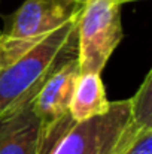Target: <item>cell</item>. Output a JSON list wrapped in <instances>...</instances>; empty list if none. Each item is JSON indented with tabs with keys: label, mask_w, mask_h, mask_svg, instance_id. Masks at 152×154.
<instances>
[{
	"label": "cell",
	"mask_w": 152,
	"mask_h": 154,
	"mask_svg": "<svg viewBox=\"0 0 152 154\" xmlns=\"http://www.w3.org/2000/svg\"><path fill=\"white\" fill-rule=\"evenodd\" d=\"M115 2H116V3H118V5L121 6L122 3H128V2H136V0H115Z\"/></svg>",
	"instance_id": "30bf717a"
},
{
	"label": "cell",
	"mask_w": 152,
	"mask_h": 154,
	"mask_svg": "<svg viewBox=\"0 0 152 154\" xmlns=\"http://www.w3.org/2000/svg\"><path fill=\"white\" fill-rule=\"evenodd\" d=\"M121 39V6L115 0H85L76 30L79 75L100 73Z\"/></svg>",
	"instance_id": "277c9868"
},
{
	"label": "cell",
	"mask_w": 152,
	"mask_h": 154,
	"mask_svg": "<svg viewBox=\"0 0 152 154\" xmlns=\"http://www.w3.org/2000/svg\"><path fill=\"white\" fill-rule=\"evenodd\" d=\"M76 2H78V3H81V5H84V3H85V0H76Z\"/></svg>",
	"instance_id": "8fae6325"
},
{
	"label": "cell",
	"mask_w": 152,
	"mask_h": 154,
	"mask_svg": "<svg viewBox=\"0 0 152 154\" xmlns=\"http://www.w3.org/2000/svg\"><path fill=\"white\" fill-rule=\"evenodd\" d=\"M78 18L51 32L10 66L0 69V115L30 103L51 75L76 57Z\"/></svg>",
	"instance_id": "7a4b0ae2"
},
{
	"label": "cell",
	"mask_w": 152,
	"mask_h": 154,
	"mask_svg": "<svg viewBox=\"0 0 152 154\" xmlns=\"http://www.w3.org/2000/svg\"><path fill=\"white\" fill-rule=\"evenodd\" d=\"M43 135L45 124L31 102L0 115V154H39Z\"/></svg>",
	"instance_id": "5b68a950"
},
{
	"label": "cell",
	"mask_w": 152,
	"mask_h": 154,
	"mask_svg": "<svg viewBox=\"0 0 152 154\" xmlns=\"http://www.w3.org/2000/svg\"><path fill=\"white\" fill-rule=\"evenodd\" d=\"M78 78L79 64L76 57H72L63 63L42 85L39 93L31 100V106L43 124L54 123L69 114Z\"/></svg>",
	"instance_id": "8992f818"
},
{
	"label": "cell",
	"mask_w": 152,
	"mask_h": 154,
	"mask_svg": "<svg viewBox=\"0 0 152 154\" xmlns=\"http://www.w3.org/2000/svg\"><path fill=\"white\" fill-rule=\"evenodd\" d=\"M124 154H152V129H142Z\"/></svg>",
	"instance_id": "9c48e42d"
},
{
	"label": "cell",
	"mask_w": 152,
	"mask_h": 154,
	"mask_svg": "<svg viewBox=\"0 0 152 154\" xmlns=\"http://www.w3.org/2000/svg\"><path fill=\"white\" fill-rule=\"evenodd\" d=\"M82 5L76 0H25L0 35V69L43 41L51 32L76 18Z\"/></svg>",
	"instance_id": "3957f363"
},
{
	"label": "cell",
	"mask_w": 152,
	"mask_h": 154,
	"mask_svg": "<svg viewBox=\"0 0 152 154\" xmlns=\"http://www.w3.org/2000/svg\"><path fill=\"white\" fill-rule=\"evenodd\" d=\"M131 120L145 129H152V72H148L133 97H130Z\"/></svg>",
	"instance_id": "ba28073f"
},
{
	"label": "cell",
	"mask_w": 152,
	"mask_h": 154,
	"mask_svg": "<svg viewBox=\"0 0 152 154\" xmlns=\"http://www.w3.org/2000/svg\"><path fill=\"white\" fill-rule=\"evenodd\" d=\"M142 129L131 120L130 99L116 100L103 115L85 121L67 114L45 124L39 154H124Z\"/></svg>",
	"instance_id": "6da1fadb"
},
{
	"label": "cell",
	"mask_w": 152,
	"mask_h": 154,
	"mask_svg": "<svg viewBox=\"0 0 152 154\" xmlns=\"http://www.w3.org/2000/svg\"><path fill=\"white\" fill-rule=\"evenodd\" d=\"M109 105L110 102L106 99V90L100 73L79 75L69 106L70 117L75 121H85L103 115L109 109Z\"/></svg>",
	"instance_id": "52a82bcc"
}]
</instances>
